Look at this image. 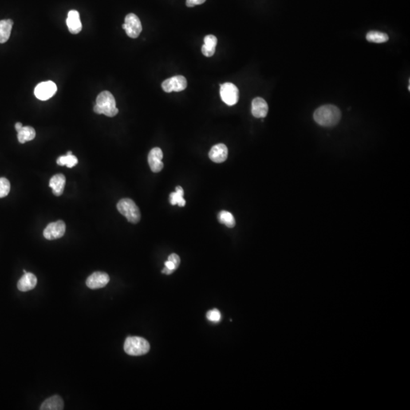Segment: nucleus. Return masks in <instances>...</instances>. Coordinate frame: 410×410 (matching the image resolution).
Returning a JSON list of instances; mask_svg holds the SVG:
<instances>
[{
    "mask_svg": "<svg viewBox=\"0 0 410 410\" xmlns=\"http://www.w3.org/2000/svg\"><path fill=\"white\" fill-rule=\"evenodd\" d=\"M341 118V112L336 106L324 105L319 107L314 112L315 121L324 127H333L338 124Z\"/></svg>",
    "mask_w": 410,
    "mask_h": 410,
    "instance_id": "1",
    "label": "nucleus"
},
{
    "mask_svg": "<svg viewBox=\"0 0 410 410\" xmlns=\"http://www.w3.org/2000/svg\"><path fill=\"white\" fill-rule=\"evenodd\" d=\"M165 267L167 268L170 269V270H173V271H175L176 270V267L175 266L173 263L172 261H169L167 260L166 262H165Z\"/></svg>",
    "mask_w": 410,
    "mask_h": 410,
    "instance_id": "29",
    "label": "nucleus"
},
{
    "mask_svg": "<svg viewBox=\"0 0 410 410\" xmlns=\"http://www.w3.org/2000/svg\"><path fill=\"white\" fill-rule=\"evenodd\" d=\"M184 191L181 186L175 188V192H173L170 195V204L172 205H178L179 207H184L186 205V200L184 198Z\"/></svg>",
    "mask_w": 410,
    "mask_h": 410,
    "instance_id": "21",
    "label": "nucleus"
},
{
    "mask_svg": "<svg viewBox=\"0 0 410 410\" xmlns=\"http://www.w3.org/2000/svg\"><path fill=\"white\" fill-rule=\"evenodd\" d=\"M37 284L36 276L32 273L26 272L18 282V289L21 292L30 291L35 288Z\"/></svg>",
    "mask_w": 410,
    "mask_h": 410,
    "instance_id": "15",
    "label": "nucleus"
},
{
    "mask_svg": "<svg viewBox=\"0 0 410 410\" xmlns=\"http://www.w3.org/2000/svg\"><path fill=\"white\" fill-rule=\"evenodd\" d=\"M35 136V129L32 126H23L18 132V140L21 144H25V142L33 140Z\"/></svg>",
    "mask_w": 410,
    "mask_h": 410,
    "instance_id": "20",
    "label": "nucleus"
},
{
    "mask_svg": "<svg viewBox=\"0 0 410 410\" xmlns=\"http://www.w3.org/2000/svg\"><path fill=\"white\" fill-rule=\"evenodd\" d=\"M57 91V86L53 81H47L40 83L34 89V95L39 100H47L54 96Z\"/></svg>",
    "mask_w": 410,
    "mask_h": 410,
    "instance_id": "8",
    "label": "nucleus"
},
{
    "mask_svg": "<svg viewBox=\"0 0 410 410\" xmlns=\"http://www.w3.org/2000/svg\"><path fill=\"white\" fill-rule=\"evenodd\" d=\"M22 123H17L16 125H15V128H16V131H17V132L20 131V130L22 128Z\"/></svg>",
    "mask_w": 410,
    "mask_h": 410,
    "instance_id": "31",
    "label": "nucleus"
},
{
    "mask_svg": "<svg viewBox=\"0 0 410 410\" xmlns=\"http://www.w3.org/2000/svg\"><path fill=\"white\" fill-rule=\"evenodd\" d=\"M174 271L173 270H170V269L167 268L166 267H165L164 269L162 270V273H165V274H167V275H170L171 273H173Z\"/></svg>",
    "mask_w": 410,
    "mask_h": 410,
    "instance_id": "30",
    "label": "nucleus"
},
{
    "mask_svg": "<svg viewBox=\"0 0 410 410\" xmlns=\"http://www.w3.org/2000/svg\"><path fill=\"white\" fill-rule=\"evenodd\" d=\"M64 409L63 400L58 395L51 396L43 403L41 410H62Z\"/></svg>",
    "mask_w": 410,
    "mask_h": 410,
    "instance_id": "18",
    "label": "nucleus"
},
{
    "mask_svg": "<svg viewBox=\"0 0 410 410\" xmlns=\"http://www.w3.org/2000/svg\"><path fill=\"white\" fill-rule=\"evenodd\" d=\"M65 233V223L63 221L50 223L44 230V238L48 240H54L63 237Z\"/></svg>",
    "mask_w": 410,
    "mask_h": 410,
    "instance_id": "9",
    "label": "nucleus"
},
{
    "mask_svg": "<svg viewBox=\"0 0 410 410\" xmlns=\"http://www.w3.org/2000/svg\"><path fill=\"white\" fill-rule=\"evenodd\" d=\"M218 220L220 223L226 225L227 227L233 228L236 225L235 218L233 214L226 210H222L218 214Z\"/></svg>",
    "mask_w": 410,
    "mask_h": 410,
    "instance_id": "24",
    "label": "nucleus"
},
{
    "mask_svg": "<svg viewBox=\"0 0 410 410\" xmlns=\"http://www.w3.org/2000/svg\"><path fill=\"white\" fill-rule=\"evenodd\" d=\"M187 88V80L182 76H173L165 80L162 83V88L167 93L171 92H180Z\"/></svg>",
    "mask_w": 410,
    "mask_h": 410,
    "instance_id": "7",
    "label": "nucleus"
},
{
    "mask_svg": "<svg viewBox=\"0 0 410 410\" xmlns=\"http://www.w3.org/2000/svg\"><path fill=\"white\" fill-rule=\"evenodd\" d=\"M169 261H172L173 263L175 265V266L176 267V268H179V265H180V258H179V255L176 254H171L168 257Z\"/></svg>",
    "mask_w": 410,
    "mask_h": 410,
    "instance_id": "27",
    "label": "nucleus"
},
{
    "mask_svg": "<svg viewBox=\"0 0 410 410\" xmlns=\"http://www.w3.org/2000/svg\"><path fill=\"white\" fill-rule=\"evenodd\" d=\"M10 182L5 178H0V198H5L10 191Z\"/></svg>",
    "mask_w": 410,
    "mask_h": 410,
    "instance_id": "25",
    "label": "nucleus"
},
{
    "mask_svg": "<svg viewBox=\"0 0 410 410\" xmlns=\"http://www.w3.org/2000/svg\"><path fill=\"white\" fill-rule=\"evenodd\" d=\"M13 26V20L6 19L0 21V44H4L9 40Z\"/></svg>",
    "mask_w": 410,
    "mask_h": 410,
    "instance_id": "19",
    "label": "nucleus"
},
{
    "mask_svg": "<svg viewBox=\"0 0 410 410\" xmlns=\"http://www.w3.org/2000/svg\"><path fill=\"white\" fill-rule=\"evenodd\" d=\"M123 28L126 32L127 35L131 38L139 37L142 32V25L140 19L136 15L130 13L125 18Z\"/></svg>",
    "mask_w": 410,
    "mask_h": 410,
    "instance_id": "6",
    "label": "nucleus"
},
{
    "mask_svg": "<svg viewBox=\"0 0 410 410\" xmlns=\"http://www.w3.org/2000/svg\"><path fill=\"white\" fill-rule=\"evenodd\" d=\"M124 350L129 356H143L149 352L150 344L142 337H128L125 341Z\"/></svg>",
    "mask_w": 410,
    "mask_h": 410,
    "instance_id": "3",
    "label": "nucleus"
},
{
    "mask_svg": "<svg viewBox=\"0 0 410 410\" xmlns=\"http://www.w3.org/2000/svg\"><path fill=\"white\" fill-rule=\"evenodd\" d=\"M65 186V177L63 174H56L49 180V187L53 189L56 196H60L63 193Z\"/></svg>",
    "mask_w": 410,
    "mask_h": 410,
    "instance_id": "16",
    "label": "nucleus"
},
{
    "mask_svg": "<svg viewBox=\"0 0 410 410\" xmlns=\"http://www.w3.org/2000/svg\"><path fill=\"white\" fill-rule=\"evenodd\" d=\"M56 162L60 166H66L68 168H72L78 164V159L72 155V151H68L65 156L60 157Z\"/></svg>",
    "mask_w": 410,
    "mask_h": 410,
    "instance_id": "23",
    "label": "nucleus"
},
{
    "mask_svg": "<svg viewBox=\"0 0 410 410\" xmlns=\"http://www.w3.org/2000/svg\"><path fill=\"white\" fill-rule=\"evenodd\" d=\"M366 39L369 42L382 44V43L387 42L389 40V37L386 33L372 31L367 33Z\"/></svg>",
    "mask_w": 410,
    "mask_h": 410,
    "instance_id": "22",
    "label": "nucleus"
},
{
    "mask_svg": "<svg viewBox=\"0 0 410 410\" xmlns=\"http://www.w3.org/2000/svg\"><path fill=\"white\" fill-rule=\"evenodd\" d=\"M117 209L129 223H138L140 221V210L132 199L123 198L118 202Z\"/></svg>",
    "mask_w": 410,
    "mask_h": 410,
    "instance_id": "4",
    "label": "nucleus"
},
{
    "mask_svg": "<svg viewBox=\"0 0 410 410\" xmlns=\"http://www.w3.org/2000/svg\"><path fill=\"white\" fill-rule=\"evenodd\" d=\"M228 148L225 144L214 145L209 152V158L214 163H223L227 159Z\"/></svg>",
    "mask_w": 410,
    "mask_h": 410,
    "instance_id": "13",
    "label": "nucleus"
},
{
    "mask_svg": "<svg viewBox=\"0 0 410 410\" xmlns=\"http://www.w3.org/2000/svg\"><path fill=\"white\" fill-rule=\"evenodd\" d=\"M94 111L96 114H104L108 117L116 116L119 110L116 107V100L110 91H103L97 96Z\"/></svg>",
    "mask_w": 410,
    "mask_h": 410,
    "instance_id": "2",
    "label": "nucleus"
},
{
    "mask_svg": "<svg viewBox=\"0 0 410 410\" xmlns=\"http://www.w3.org/2000/svg\"><path fill=\"white\" fill-rule=\"evenodd\" d=\"M205 1L206 0H186V5L188 7H194L195 5L205 3Z\"/></svg>",
    "mask_w": 410,
    "mask_h": 410,
    "instance_id": "28",
    "label": "nucleus"
},
{
    "mask_svg": "<svg viewBox=\"0 0 410 410\" xmlns=\"http://www.w3.org/2000/svg\"><path fill=\"white\" fill-rule=\"evenodd\" d=\"M205 44L202 46V52L207 57H211L215 53L216 47L218 44V38L212 34L207 35L204 39Z\"/></svg>",
    "mask_w": 410,
    "mask_h": 410,
    "instance_id": "17",
    "label": "nucleus"
},
{
    "mask_svg": "<svg viewBox=\"0 0 410 410\" xmlns=\"http://www.w3.org/2000/svg\"><path fill=\"white\" fill-rule=\"evenodd\" d=\"M163 151L159 147H155L150 151L147 160L152 172L159 173L163 170Z\"/></svg>",
    "mask_w": 410,
    "mask_h": 410,
    "instance_id": "11",
    "label": "nucleus"
},
{
    "mask_svg": "<svg viewBox=\"0 0 410 410\" xmlns=\"http://www.w3.org/2000/svg\"><path fill=\"white\" fill-rule=\"evenodd\" d=\"M221 99L228 106L237 104L239 98V91L238 88L233 83L226 82L221 84Z\"/></svg>",
    "mask_w": 410,
    "mask_h": 410,
    "instance_id": "5",
    "label": "nucleus"
},
{
    "mask_svg": "<svg viewBox=\"0 0 410 410\" xmlns=\"http://www.w3.org/2000/svg\"><path fill=\"white\" fill-rule=\"evenodd\" d=\"M66 24L68 31L73 34H77L79 32H81L82 25L80 19V15L78 11L71 10L68 12Z\"/></svg>",
    "mask_w": 410,
    "mask_h": 410,
    "instance_id": "12",
    "label": "nucleus"
},
{
    "mask_svg": "<svg viewBox=\"0 0 410 410\" xmlns=\"http://www.w3.org/2000/svg\"><path fill=\"white\" fill-rule=\"evenodd\" d=\"M207 318L213 322H219L221 318V312L218 309L210 310L207 313Z\"/></svg>",
    "mask_w": 410,
    "mask_h": 410,
    "instance_id": "26",
    "label": "nucleus"
},
{
    "mask_svg": "<svg viewBox=\"0 0 410 410\" xmlns=\"http://www.w3.org/2000/svg\"><path fill=\"white\" fill-rule=\"evenodd\" d=\"M110 282V277L104 272H95L87 279L86 285L91 289H100L107 286Z\"/></svg>",
    "mask_w": 410,
    "mask_h": 410,
    "instance_id": "10",
    "label": "nucleus"
},
{
    "mask_svg": "<svg viewBox=\"0 0 410 410\" xmlns=\"http://www.w3.org/2000/svg\"><path fill=\"white\" fill-rule=\"evenodd\" d=\"M268 112V105L261 97H256L252 103V113L255 118L266 117Z\"/></svg>",
    "mask_w": 410,
    "mask_h": 410,
    "instance_id": "14",
    "label": "nucleus"
}]
</instances>
